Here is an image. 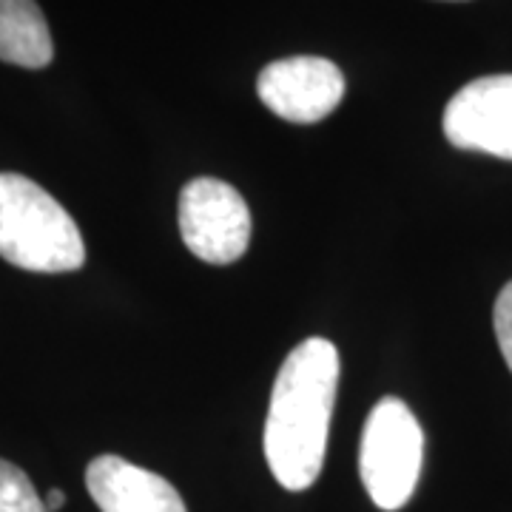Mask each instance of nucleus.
Returning <instances> with one entry per match:
<instances>
[{"label":"nucleus","mask_w":512,"mask_h":512,"mask_svg":"<svg viewBox=\"0 0 512 512\" xmlns=\"http://www.w3.org/2000/svg\"><path fill=\"white\" fill-rule=\"evenodd\" d=\"M0 512H46L32 478L0 458Z\"/></svg>","instance_id":"nucleus-9"},{"label":"nucleus","mask_w":512,"mask_h":512,"mask_svg":"<svg viewBox=\"0 0 512 512\" xmlns=\"http://www.w3.org/2000/svg\"><path fill=\"white\" fill-rule=\"evenodd\" d=\"M444 137L456 148L512 160V74L467 83L444 109Z\"/></svg>","instance_id":"nucleus-6"},{"label":"nucleus","mask_w":512,"mask_h":512,"mask_svg":"<svg viewBox=\"0 0 512 512\" xmlns=\"http://www.w3.org/2000/svg\"><path fill=\"white\" fill-rule=\"evenodd\" d=\"M0 256L32 274L83 268L86 245L72 214L23 174H0Z\"/></svg>","instance_id":"nucleus-2"},{"label":"nucleus","mask_w":512,"mask_h":512,"mask_svg":"<svg viewBox=\"0 0 512 512\" xmlns=\"http://www.w3.org/2000/svg\"><path fill=\"white\" fill-rule=\"evenodd\" d=\"M493 325L498 348H501V353H504V359H507V365L512 370V282H507L504 291L498 293V299H495Z\"/></svg>","instance_id":"nucleus-10"},{"label":"nucleus","mask_w":512,"mask_h":512,"mask_svg":"<svg viewBox=\"0 0 512 512\" xmlns=\"http://www.w3.org/2000/svg\"><path fill=\"white\" fill-rule=\"evenodd\" d=\"M256 92L276 117L308 126L339 109L345 97V74L328 57H285L259 72Z\"/></svg>","instance_id":"nucleus-5"},{"label":"nucleus","mask_w":512,"mask_h":512,"mask_svg":"<svg viewBox=\"0 0 512 512\" xmlns=\"http://www.w3.org/2000/svg\"><path fill=\"white\" fill-rule=\"evenodd\" d=\"M339 370V350L319 336L296 345L279 367L265 421V458L291 493L308 490L322 473Z\"/></svg>","instance_id":"nucleus-1"},{"label":"nucleus","mask_w":512,"mask_h":512,"mask_svg":"<svg viewBox=\"0 0 512 512\" xmlns=\"http://www.w3.org/2000/svg\"><path fill=\"white\" fill-rule=\"evenodd\" d=\"M86 487L100 512H185V501L163 476L120 456H97Z\"/></svg>","instance_id":"nucleus-7"},{"label":"nucleus","mask_w":512,"mask_h":512,"mask_svg":"<svg viewBox=\"0 0 512 512\" xmlns=\"http://www.w3.org/2000/svg\"><path fill=\"white\" fill-rule=\"evenodd\" d=\"M424 461V433L413 410L387 396L370 410L359 447V473L379 510H402L416 493Z\"/></svg>","instance_id":"nucleus-3"},{"label":"nucleus","mask_w":512,"mask_h":512,"mask_svg":"<svg viewBox=\"0 0 512 512\" xmlns=\"http://www.w3.org/2000/svg\"><path fill=\"white\" fill-rule=\"evenodd\" d=\"M43 504H46V512H57L66 504V495L60 493V490H52V493L43 498Z\"/></svg>","instance_id":"nucleus-11"},{"label":"nucleus","mask_w":512,"mask_h":512,"mask_svg":"<svg viewBox=\"0 0 512 512\" xmlns=\"http://www.w3.org/2000/svg\"><path fill=\"white\" fill-rule=\"evenodd\" d=\"M180 234L188 251L208 265H231L251 245V211L234 185L197 177L180 194Z\"/></svg>","instance_id":"nucleus-4"},{"label":"nucleus","mask_w":512,"mask_h":512,"mask_svg":"<svg viewBox=\"0 0 512 512\" xmlns=\"http://www.w3.org/2000/svg\"><path fill=\"white\" fill-rule=\"evenodd\" d=\"M52 57L55 43L37 0H0V60L20 69H43Z\"/></svg>","instance_id":"nucleus-8"}]
</instances>
